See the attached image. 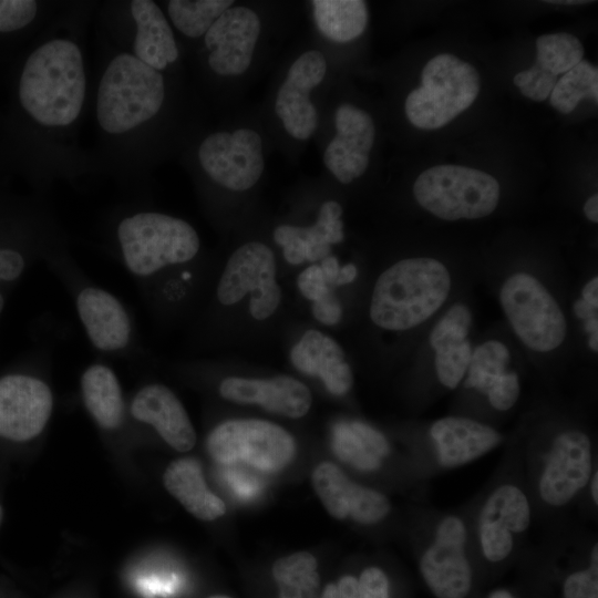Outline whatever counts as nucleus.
<instances>
[{
	"label": "nucleus",
	"mask_w": 598,
	"mask_h": 598,
	"mask_svg": "<svg viewBox=\"0 0 598 598\" xmlns=\"http://www.w3.org/2000/svg\"><path fill=\"white\" fill-rule=\"evenodd\" d=\"M80 320L91 343L99 350L113 352L130 343L132 327L120 300L97 287L83 288L76 297Z\"/></svg>",
	"instance_id": "22"
},
{
	"label": "nucleus",
	"mask_w": 598,
	"mask_h": 598,
	"mask_svg": "<svg viewBox=\"0 0 598 598\" xmlns=\"http://www.w3.org/2000/svg\"><path fill=\"white\" fill-rule=\"evenodd\" d=\"M312 313L319 322L332 326L340 321L342 308L339 300L331 291L323 299L312 303Z\"/></svg>",
	"instance_id": "47"
},
{
	"label": "nucleus",
	"mask_w": 598,
	"mask_h": 598,
	"mask_svg": "<svg viewBox=\"0 0 598 598\" xmlns=\"http://www.w3.org/2000/svg\"><path fill=\"white\" fill-rule=\"evenodd\" d=\"M467 529L462 518L447 515L436 525L420 559V570L436 598H465L472 587L466 556Z\"/></svg>",
	"instance_id": "12"
},
{
	"label": "nucleus",
	"mask_w": 598,
	"mask_h": 598,
	"mask_svg": "<svg viewBox=\"0 0 598 598\" xmlns=\"http://www.w3.org/2000/svg\"><path fill=\"white\" fill-rule=\"evenodd\" d=\"M341 215V205L336 200H327L321 205L318 218L312 226H298L299 235L309 246L311 262L326 258L330 246L343 240Z\"/></svg>",
	"instance_id": "33"
},
{
	"label": "nucleus",
	"mask_w": 598,
	"mask_h": 598,
	"mask_svg": "<svg viewBox=\"0 0 598 598\" xmlns=\"http://www.w3.org/2000/svg\"><path fill=\"white\" fill-rule=\"evenodd\" d=\"M588 346L592 351L597 352V350H598V332L590 334Z\"/></svg>",
	"instance_id": "57"
},
{
	"label": "nucleus",
	"mask_w": 598,
	"mask_h": 598,
	"mask_svg": "<svg viewBox=\"0 0 598 598\" xmlns=\"http://www.w3.org/2000/svg\"><path fill=\"white\" fill-rule=\"evenodd\" d=\"M590 495L595 505L598 504V472L595 470L589 480Z\"/></svg>",
	"instance_id": "54"
},
{
	"label": "nucleus",
	"mask_w": 598,
	"mask_h": 598,
	"mask_svg": "<svg viewBox=\"0 0 598 598\" xmlns=\"http://www.w3.org/2000/svg\"><path fill=\"white\" fill-rule=\"evenodd\" d=\"M488 598H515L511 592L507 590H496L493 591Z\"/></svg>",
	"instance_id": "56"
},
{
	"label": "nucleus",
	"mask_w": 598,
	"mask_h": 598,
	"mask_svg": "<svg viewBox=\"0 0 598 598\" xmlns=\"http://www.w3.org/2000/svg\"><path fill=\"white\" fill-rule=\"evenodd\" d=\"M52 405V393L44 381L24 374L0 378V436L17 442L38 436Z\"/></svg>",
	"instance_id": "16"
},
{
	"label": "nucleus",
	"mask_w": 598,
	"mask_h": 598,
	"mask_svg": "<svg viewBox=\"0 0 598 598\" xmlns=\"http://www.w3.org/2000/svg\"><path fill=\"white\" fill-rule=\"evenodd\" d=\"M258 14L243 6L227 9L204 35L206 64L217 75H238L250 65L260 34Z\"/></svg>",
	"instance_id": "15"
},
{
	"label": "nucleus",
	"mask_w": 598,
	"mask_h": 598,
	"mask_svg": "<svg viewBox=\"0 0 598 598\" xmlns=\"http://www.w3.org/2000/svg\"><path fill=\"white\" fill-rule=\"evenodd\" d=\"M450 289V272L441 261L424 257L400 260L375 282L371 320L385 330L411 329L440 309Z\"/></svg>",
	"instance_id": "3"
},
{
	"label": "nucleus",
	"mask_w": 598,
	"mask_h": 598,
	"mask_svg": "<svg viewBox=\"0 0 598 598\" xmlns=\"http://www.w3.org/2000/svg\"><path fill=\"white\" fill-rule=\"evenodd\" d=\"M564 598H598V564L570 574L564 581Z\"/></svg>",
	"instance_id": "40"
},
{
	"label": "nucleus",
	"mask_w": 598,
	"mask_h": 598,
	"mask_svg": "<svg viewBox=\"0 0 598 598\" xmlns=\"http://www.w3.org/2000/svg\"><path fill=\"white\" fill-rule=\"evenodd\" d=\"M250 293L249 310L257 320L272 316L281 301L272 250L259 241L237 248L229 257L217 286V298L231 306Z\"/></svg>",
	"instance_id": "10"
},
{
	"label": "nucleus",
	"mask_w": 598,
	"mask_h": 598,
	"mask_svg": "<svg viewBox=\"0 0 598 598\" xmlns=\"http://www.w3.org/2000/svg\"><path fill=\"white\" fill-rule=\"evenodd\" d=\"M81 390L85 408L102 429L115 430L121 425L124 403L112 369L101 363L90 365L82 374Z\"/></svg>",
	"instance_id": "26"
},
{
	"label": "nucleus",
	"mask_w": 598,
	"mask_h": 598,
	"mask_svg": "<svg viewBox=\"0 0 598 598\" xmlns=\"http://www.w3.org/2000/svg\"><path fill=\"white\" fill-rule=\"evenodd\" d=\"M298 288L303 297L312 303L327 297L331 289L326 282L322 269L318 265L306 268L297 279Z\"/></svg>",
	"instance_id": "41"
},
{
	"label": "nucleus",
	"mask_w": 598,
	"mask_h": 598,
	"mask_svg": "<svg viewBox=\"0 0 598 598\" xmlns=\"http://www.w3.org/2000/svg\"><path fill=\"white\" fill-rule=\"evenodd\" d=\"M219 463L245 462L261 471L276 472L293 458L296 443L281 426L265 420L238 419L218 424L206 441Z\"/></svg>",
	"instance_id": "9"
},
{
	"label": "nucleus",
	"mask_w": 598,
	"mask_h": 598,
	"mask_svg": "<svg viewBox=\"0 0 598 598\" xmlns=\"http://www.w3.org/2000/svg\"><path fill=\"white\" fill-rule=\"evenodd\" d=\"M480 89V74L472 64L439 54L423 68L421 86L409 93L406 117L417 128H440L468 109Z\"/></svg>",
	"instance_id": "6"
},
{
	"label": "nucleus",
	"mask_w": 598,
	"mask_h": 598,
	"mask_svg": "<svg viewBox=\"0 0 598 598\" xmlns=\"http://www.w3.org/2000/svg\"><path fill=\"white\" fill-rule=\"evenodd\" d=\"M312 13L319 32L337 43H347L360 37L369 19L362 0H313Z\"/></svg>",
	"instance_id": "27"
},
{
	"label": "nucleus",
	"mask_w": 598,
	"mask_h": 598,
	"mask_svg": "<svg viewBox=\"0 0 598 598\" xmlns=\"http://www.w3.org/2000/svg\"><path fill=\"white\" fill-rule=\"evenodd\" d=\"M350 425L353 431L359 435V437L363 441L369 451H371L380 458L389 455L390 445L388 443V440L381 432L361 421H351Z\"/></svg>",
	"instance_id": "44"
},
{
	"label": "nucleus",
	"mask_w": 598,
	"mask_h": 598,
	"mask_svg": "<svg viewBox=\"0 0 598 598\" xmlns=\"http://www.w3.org/2000/svg\"><path fill=\"white\" fill-rule=\"evenodd\" d=\"M582 99L598 101V69L587 60L564 73L555 84L549 103L563 114L571 113Z\"/></svg>",
	"instance_id": "30"
},
{
	"label": "nucleus",
	"mask_w": 598,
	"mask_h": 598,
	"mask_svg": "<svg viewBox=\"0 0 598 598\" xmlns=\"http://www.w3.org/2000/svg\"><path fill=\"white\" fill-rule=\"evenodd\" d=\"M549 3H556V4H568V6H571V4H582V3H588V1H577V0H573V1H548Z\"/></svg>",
	"instance_id": "58"
},
{
	"label": "nucleus",
	"mask_w": 598,
	"mask_h": 598,
	"mask_svg": "<svg viewBox=\"0 0 598 598\" xmlns=\"http://www.w3.org/2000/svg\"><path fill=\"white\" fill-rule=\"evenodd\" d=\"M163 482L168 493L200 520L217 519L226 512L225 503L208 489L202 468L193 458L173 461L164 472Z\"/></svg>",
	"instance_id": "25"
},
{
	"label": "nucleus",
	"mask_w": 598,
	"mask_h": 598,
	"mask_svg": "<svg viewBox=\"0 0 598 598\" xmlns=\"http://www.w3.org/2000/svg\"><path fill=\"white\" fill-rule=\"evenodd\" d=\"M582 300L594 308H598V278L589 280L581 291Z\"/></svg>",
	"instance_id": "50"
},
{
	"label": "nucleus",
	"mask_w": 598,
	"mask_h": 598,
	"mask_svg": "<svg viewBox=\"0 0 598 598\" xmlns=\"http://www.w3.org/2000/svg\"><path fill=\"white\" fill-rule=\"evenodd\" d=\"M318 598H360L358 579L343 576L337 584H328Z\"/></svg>",
	"instance_id": "48"
},
{
	"label": "nucleus",
	"mask_w": 598,
	"mask_h": 598,
	"mask_svg": "<svg viewBox=\"0 0 598 598\" xmlns=\"http://www.w3.org/2000/svg\"><path fill=\"white\" fill-rule=\"evenodd\" d=\"M219 393L226 400L258 404L269 412L291 419L306 415L312 403L306 384L288 375L269 380L226 378L219 384Z\"/></svg>",
	"instance_id": "20"
},
{
	"label": "nucleus",
	"mask_w": 598,
	"mask_h": 598,
	"mask_svg": "<svg viewBox=\"0 0 598 598\" xmlns=\"http://www.w3.org/2000/svg\"><path fill=\"white\" fill-rule=\"evenodd\" d=\"M440 465L455 468L492 451L502 442V435L481 422L458 416L435 421L430 429Z\"/></svg>",
	"instance_id": "23"
},
{
	"label": "nucleus",
	"mask_w": 598,
	"mask_h": 598,
	"mask_svg": "<svg viewBox=\"0 0 598 598\" xmlns=\"http://www.w3.org/2000/svg\"><path fill=\"white\" fill-rule=\"evenodd\" d=\"M23 254L12 247L0 246V281L18 278L24 269Z\"/></svg>",
	"instance_id": "45"
},
{
	"label": "nucleus",
	"mask_w": 598,
	"mask_h": 598,
	"mask_svg": "<svg viewBox=\"0 0 598 598\" xmlns=\"http://www.w3.org/2000/svg\"><path fill=\"white\" fill-rule=\"evenodd\" d=\"M360 598H390L386 575L378 567L365 568L358 579Z\"/></svg>",
	"instance_id": "42"
},
{
	"label": "nucleus",
	"mask_w": 598,
	"mask_h": 598,
	"mask_svg": "<svg viewBox=\"0 0 598 598\" xmlns=\"http://www.w3.org/2000/svg\"><path fill=\"white\" fill-rule=\"evenodd\" d=\"M332 448L341 461L359 471L372 472L381 466V458L369 451L350 422L342 421L333 425Z\"/></svg>",
	"instance_id": "35"
},
{
	"label": "nucleus",
	"mask_w": 598,
	"mask_h": 598,
	"mask_svg": "<svg viewBox=\"0 0 598 598\" xmlns=\"http://www.w3.org/2000/svg\"><path fill=\"white\" fill-rule=\"evenodd\" d=\"M3 306H4V300H3L2 295L0 293V313H1L2 309H3Z\"/></svg>",
	"instance_id": "59"
},
{
	"label": "nucleus",
	"mask_w": 598,
	"mask_h": 598,
	"mask_svg": "<svg viewBox=\"0 0 598 598\" xmlns=\"http://www.w3.org/2000/svg\"><path fill=\"white\" fill-rule=\"evenodd\" d=\"M519 392L518 375L515 372H506L489 384L485 394L493 408L507 411L516 403Z\"/></svg>",
	"instance_id": "39"
},
{
	"label": "nucleus",
	"mask_w": 598,
	"mask_h": 598,
	"mask_svg": "<svg viewBox=\"0 0 598 598\" xmlns=\"http://www.w3.org/2000/svg\"><path fill=\"white\" fill-rule=\"evenodd\" d=\"M291 363L302 373L318 377L333 395H344L353 374L336 340L318 330H308L290 351Z\"/></svg>",
	"instance_id": "24"
},
{
	"label": "nucleus",
	"mask_w": 598,
	"mask_h": 598,
	"mask_svg": "<svg viewBox=\"0 0 598 598\" xmlns=\"http://www.w3.org/2000/svg\"><path fill=\"white\" fill-rule=\"evenodd\" d=\"M535 65L539 71L560 75L584 60L585 49L575 35L567 32L548 33L536 40Z\"/></svg>",
	"instance_id": "31"
},
{
	"label": "nucleus",
	"mask_w": 598,
	"mask_h": 598,
	"mask_svg": "<svg viewBox=\"0 0 598 598\" xmlns=\"http://www.w3.org/2000/svg\"><path fill=\"white\" fill-rule=\"evenodd\" d=\"M92 21L96 44L128 53L168 74L179 61L175 32L161 4L153 0L97 1Z\"/></svg>",
	"instance_id": "4"
},
{
	"label": "nucleus",
	"mask_w": 598,
	"mask_h": 598,
	"mask_svg": "<svg viewBox=\"0 0 598 598\" xmlns=\"http://www.w3.org/2000/svg\"><path fill=\"white\" fill-rule=\"evenodd\" d=\"M171 104L168 74L97 44L89 115L94 141L86 150L93 174L125 188L144 187L167 147Z\"/></svg>",
	"instance_id": "2"
},
{
	"label": "nucleus",
	"mask_w": 598,
	"mask_h": 598,
	"mask_svg": "<svg viewBox=\"0 0 598 598\" xmlns=\"http://www.w3.org/2000/svg\"><path fill=\"white\" fill-rule=\"evenodd\" d=\"M71 1L0 0V52L11 63L47 33L64 14Z\"/></svg>",
	"instance_id": "19"
},
{
	"label": "nucleus",
	"mask_w": 598,
	"mask_h": 598,
	"mask_svg": "<svg viewBox=\"0 0 598 598\" xmlns=\"http://www.w3.org/2000/svg\"><path fill=\"white\" fill-rule=\"evenodd\" d=\"M584 213L590 221L592 223L598 221V195L597 194H594L586 200L584 205Z\"/></svg>",
	"instance_id": "53"
},
{
	"label": "nucleus",
	"mask_w": 598,
	"mask_h": 598,
	"mask_svg": "<svg viewBox=\"0 0 598 598\" xmlns=\"http://www.w3.org/2000/svg\"><path fill=\"white\" fill-rule=\"evenodd\" d=\"M585 330L587 332L597 333L598 332V317H591L588 320H586Z\"/></svg>",
	"instance_id": "55"
},
{
	"label": "nucleus",
	"mask_w": 598,
	"mask_h": 598,
	"mask_svg": "<svg viewBox=\"0 0 598 598\" xmlns=\"http://www.w3.org/2000/svg\"><path fill=\"white\" fill-rule=\"evenodd\" d=\"M532 509L524 491L506 483L485 499L477 518V535L484 557L491 563L506 559L515 539L530 525Z\"/></svg>",
	"instance_id": "14"
},
{
	"label": "nucleus",
	"mask_w": 598,
	"mask_h": 598,
	"mask_svg": "<svg viewBox=\"0 0 598 598\" xmlns=\"http://www.w3.org/2000/svg\"><path fill=\"white\" fill-rule=\"evenodd\" d=\"M131 413L137 421L152 425L161 437L179 452L192 450L196 432L178 398L163 384L142 388L131 403Z\"/></svg>",
	"instance_id": "21"
},
{
	"label": "nucleus",
	"mask_w": 598,
	"mask_h": 598,
	"mask_svg": "<svg viewBox=\"0 0 598 598\" xmlns=\"http://www.w3.org/2000/svg\"><path fill=\"white\" fill-rule=\"evenodd\" d=\"M208 598H230L228 596H223V595H215V596H210Z\"/></svg>",
	"instance_id": "60"
},
{
	"label": "nucleus",
	"mask_w": 598,
	"mask_h": 598,
	"mask_svg": "<svg viewBox=\"0 0 598 598\" xmlns=\"http://www.w3.org/2000/svg\"><path fill=\"white\" fill-rule=\"evenodd\" d=\"M509 352L499 341L489 340L472 352L465 386L485 394L489 384L506 373Z\"/></svg>",
	"instance_id": "34"
},
{
	"label": "nucleus",
	"mask_w": 598,
	"mask_h": 598,
	"mask_svg": "<svg viewBox=\"0 0 598 598\" xmlns=\"http://www.w3.org/2000/svg\"><path fill=\"white\" fill-rule=\"evenodd\" d=\"M574 311L576 316L581 320H588L589 318L597 316V309L588 305L582 299H578L575 302Z\"/></svg>",
	"instance_id": "52"
},
{
	"label": "nucleus",
	"mask_w": 598,
	"mask_h": 598,
	"mask_svg": "<svg viewBox=\"0 0 598 598\" xmlns=\"http://www.w3.org/2000/svg\"><path fill=\"white\" fill-rule=\"evenodd\" d=\"M471 322L470 309L465 305H454L433 328L430 334L431 347L436 351L466 341Z\"/></svg>",
	"instance_id": "37"
},
{
	"label": "nucleus",
	"mask_w": 598,
	"mask_h": 598,
	"mask_svg": "<svg viewBox=\"0 0 598 598\" xmlns=\"http://www.w3.org/2000/svg\"><path fill=\"white\" fill-rule=\"evenodd\" d=\"M594 472L591 441L579 430L560 432L553 441L539 477L538 495L551 507L569 504Z\"/></svg>",
	"instance_id": "13"
},
{
	"label": "nucleus",
	"mask_w": 598,
	"mask_h": 598,
	"mask_svg": "<svg viewBox=\"0 0 598 598\" xmlns=\"http://www.w3.org/2000/svg\"><path fill=\"white\" fill-rule=\"evenodd\" d=\"M316 557L298 551L277 559L272 577L279 587V598H318L320 576Z\"/></svg>",
	"instance_id": "29"
},
{
	"label": "nucleus",
	"mask_w": 598,
	"mask_h": 598,
	"mask_svg": "<svg viewBox=\"0 0 598 598\" xmlns=\"http://www.w3.org/2000/svg\"><path fill=\"white\" fill-rule=\"evenodd\" d=\"M321 269L328 286H336L337 278L339 276L340 266L334 256H327L321 261Z\"/></svg>",
	"instance_id": "49"
},
{
	"label": "nucleus",
	"mask_w": 598,
	"mask_h": 598,
	"mask_svg": "<svg viewBox=\"0 0 598 598\" xmlns=\"http://www.w3.org/2000/svg\"><path fill=\"white\" fill-rule=\"evenodd\" d=\"M413 194L420 206L441 219H476L495 210L499 184L480 169L436 165L419 175Z\"/></svg>",
	"instance_id": "7"
},
{
	"label": "nucleus",
	"mask_w": 598,
	"mask_h": 598,
	"mask_svg": "<svg viewBox=\"0 0 598 598\" xmlns=\"http://www.w3.org/2000/svg\"><path fill=\"white\" fill-rule=\"evenodd\" d=\"M327 72V62L318 50L302 53L291 64L278 90L275 111L285 130L297 140H308L318 127V113L309 99Z\"/></svg>",
	"instance_id": "17"
},
{
	"label": "nucleus",
	"mask_w": 598,
	"mask_h": 598,
	"mask_svg": "<svg viewBox=\"0 0 598 598\" xmlns=\"http://www.w3.org/2000/svg\"><path fill=\"white\" fill-rule=\"evenodd\" d=\"M312 486L326 511L337 519L349 517L353 482L333 463L321 462L312 472Z\"/></svg>",
	"instance_id": "32"
},
{
	"label": "nucleus",
	"mask_w": 598,
	"mask_h": 598,
	"mask_svg": "<svg viewBox=\"0 0 598 598\" xmlns=\"http://www.w3.org/2000/svg\"><path fill=\"white\" fill-rule=\"evenodd\" d=\"M113 237L126 268L137 277L185 264L200 248L197 231L186 220L138 207L117 216Z\"/></svg>",
	"instance_id": "5"
},
{
	"label": "nucleus",
	"mask_w": 598,
	"mask_h": 598,
	"mask_svg": "<svg viewBox=\"0 0 598 598\" xmlns=\"http://www.w3.org/2000/svg\"><path fill=\"white\" fill-rule=\"evenodd\" d=\"M471 357L468 340L436 350L434 362L440 382L448 389H455L468 369Z\"/></svg>",
	"instance_id": "38"
},
{
	"label": "nucleus",
	"mask_w": 598,
	"mask_h": 598,
	"mask_svg": "<svg viewBox=\"0 0 598 598\" xmlns=\"http://www.w3.org/2000/svg\"><path fill=\"white\" fill-rule=\"evenodd\" d=\"M1 519H2V508L0 506V523H1Z\"/></svg>",
	"instance_id": "61"
},
{
	"label": "nucleus",
	"mask_w": 598,
	"mask_h": 598,
	"mask_svg": "<svg viewBox=\"0 0 598 598\" xmlns=\"http://www.w3.org/2000/svg\"><path fill=\"white\" fill-rule=\"evenodd\" d=\"M19 172L20 166L16 145L6 116L3 113H0V179Z\"/></svg>",
	"instance_id": "43"
},
{
	"label": "nucleus",
	"mask_w": 598,
	"mask_h": 598,
	"mask_svg": "<svg viewBox=\"0 0 598 598\" xmlns=\"http://www.w3.org/2000/svg\"><path fill=\"white\" fill-rule=\"evenodd\" d=\"M233 4V0H169L161 7L174 32L189 40H198Z\"/></svg>",
	"instance_id": "28"
},
{
	"label": "nucleus",
	"mask_w": 598,
	"mask_h": 598,
	"mask_svg": "<svg viewBox=\"0 0 598 598\" xmlns=\"http://www.w3.org/2000/svg\"><path fill=\"white\" fill-rule=\"evenodd\" d=\"M358 275L357 267L353 264H348L340 267L339 276L336 286H342L352 282Z\"/></svg>",
	"instance_id": "51"
},
{
	"label": "nucleus",
	"mask_w": 598,
	"mask_h": 598,
	"mask_svg": "<svg viewBox=\"0 0 598 598\" xmlns=\"http://www.w3.org/2000/svg\"><path fill=\"white\" fill-rule=\"evenodd\" d=\"M195 158L210 182L238 192L252 187L265 168L262 140L250 128L207 134L197 144Z\"/></svg>",
	"instance_id": "11"
},
{
	"label": "nucleus",
	"mask_w": 598,
	"mask_h": 598,
	"mask_svg": "<svg viewBox=\"0 0 598 598\" xmlns=\"http://www.w3.org/2000/svg\"><path fill=\"white\" fill-rule=\"evenodd\" d=\"M337 133L326 147L323 163L342 184L360 177L369 166L375 128L372 117L351 104H341L334 114Z\"/></svg>",
	"instance_id": "18"
},
{
	"label": "nucleus",
	"mask_w": 598,
	"mask_h": 598,
	"mask_svg": "<svg viewBox=\"0 0 598 598\" xmlns=\"http://www.w3.org/2000/svg\"><path fill=\"white\" fill-rule=\"evenodd\" d=\"M391 504L382 493L353 482L349 502V516L362 525H372L384 519Z\"/></svg>",
	"instance_id": "36"
},
{
	"label": "nucleus",
	"mask_w": 598,
	"mask_h": 598,
	"mask_svg": "<svg viewBox=\"0 0 598 598\" xmlns=\"http://www.w3.org/2000/svg\"><path fill=\"white\" fill-rule=\"evenodd\" d=\"M557 81L558 76L539 71L527 85L519 90L524 96L536 102H542L550 95Z\"/></svg>",
	"instance_id": "46"
},
{
	"label": "nucleus",
	"mask_w": 598,
	"mask_h": 598,
	"mask_svg": "<svg viewBox=\"0 0 598 598\" xmlns=\"http://www.w3.org/2000/svg\"><path fill=\"white\" fill-rule=\"evenodd\" d=\"M503 310L517 337L530 349L547 352L565 340V316L547 289L533 276H511L499 293Z\"/></svg>",
	"instance_id": "8"
},
{
	"label": "nucleus",
	"mask_w": 598,
	"mask_h": 598,
	"mask_svg": "<svg viewBox=\"0 0 598 598\" xmlns=\"http://www.w3.org/2000/svg\"><path fill=\"white\" fill-rule=\"evenodd\" d=\"M97 1H71L60 20L11 63L8 110L20 174L39 187L93 174L80 133L90 115L85 32Z\"/></svg>",
	"instance_id": "1"
}]
</instances>
